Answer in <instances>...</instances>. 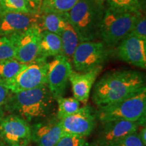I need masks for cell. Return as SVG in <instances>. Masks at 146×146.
<instances>
[{
  "label": "cell",
  "mask_w": 146,
  "mask_h": 146,
  "mask_svg": "<svg viewBox=\"0 0 146 146\" xmlns=\"http://www.w3.org/2000/svg\"><path fill=\"white\" fill-rule=\"evenodd\" d=\"M139 137L141 139V140L143 142L144 145H146V128L145 125H144V127L142 128L141 130L140 131V132L139 133Z\"/></svg>",
  "instance_id": "4dcf8cb0"
},
{
  "label": "cell",
  "mask_w": 146,
  "mask_h": 146,
  "mask_svg": "<svg viewBox=\"0 0 146 146\" xmlns=\"http://www.w3.org/2000/svg\"><path fill=\"white\" fill-rule=\"evenodd\" d=\"M25 65L18 62L15 58L0 60V83L5 87Z\"/></svg>",
  "instance_id": "ffe728a7"
},
{
  "label": "cell",
  "mask_w": 146,
  "mask_h": 146,
  "mask_svg": "<svg viewBox=\"0 0 146 146\" xmlns=\"http://www.w3.org/2000/svg\"><path fill=\"white\" fill-rule=\"evenodd\" d=\"M40 14L1 11L0 13V37L10 36L37 25Z\"/></svg>",
  "instance_id": "4fadbf2b"
},
{
  "label": "cell",
  "mask_w": 146,
  "mask_h": 146,
  "mask_svg": "<svg viewBox=\"0 0 146 146\" xmlns=\"http://www.w3.org/2000/svg\"><path fill=\"white\" fill-rule=\"evenodd\" d=\"M41 32L36 25L21 33L12 35L16 47V60L24 64H28L40 58Z\"/></svg>",
  "instance_id": "30bf717a"
},
{
  "label": "cell",
  "mask_w": 146,
  "mask_h": 146,
  "mask_svg": "<svg viewBox=\"0 0 146 146\" xmlns=\"http://www.w3.org/2000/svg\"><path fill=\"white\" fill-rule=\"evenodd\" d=\"M31 10L34 14H40L42 0H26Z\"/></svg>",
  "instance_id": "f546056e"
},
{
  "label": "cell",
  "mask_w": 146,
  "mask_h": 146,
  "mask_svg": "<svg viewBox=\"0 0 146 146\" xmlns=\"http://www.w3.org/2000/svg\"><path fill=\"white\" fill-rule=\"evenodd\" d=\"M56 102L58 103V110L56 116L59 120L74 114L81 107V102L74 98L60 97L56 100Z\"/></svg>",
  "instance_id": "7402d4cb"
},
{
  "label": "cell",
  "mask_w": 146,
  "mask_h": 146,
  "mask_svg": "<svg viewBox=\"0 0 146 146\" xmlns=\"http://www.w3.org/2000/svg\"><path fill=\"white\" fill-rule=\"evenodd\" d=\"M0 7L1 11L33 13L26 0H0Z\"/></svg>",
  "instance_id": "cb8c5ba5"
},
{
  "label": "cell",
  "mask_w": 146,
  "mask_h": 146,
  "mask_svg": "<svg viewBox=\"0 0 146 146\" xmlns=\"http://www.w3.org/2000/svg\"><path fill=\"white\" fill-rule=\"evenodd\" d=\"M67 23L68 21L66 18L64 13H40L37 27L41 31H45L60 35L65 28Z\"/></svg>",
  "instance_id": "ac0fdd59"
},
{
  "label": "cell",
  "mask_w": 146,
  "mask_h": 146,
  "mask_svg": "<svg viewBox=\"0 0 146 146\" xmlns=\"http://www.w3.org/2000/svg\"><path fill=\"white\" fill-rule=\"evenodd\" d=\"M146 89L145 76L141 72L121 69L104 74L95 83L93 102L98 107L112 104Z\"/></svg>",
  "instance_id": "6da1fadb"
},
{
  "label": "cell",
  "mask_w": 146,
  "mask_h": 146,
  "mask_svg": "<svg viewBox=\"0 0 146 146\" xmlns=\"http://www.w3.org/2000/svg\"><path fill=\"white\" fill-rule=\"evenodd\" d=\"M112 50L102 41L81 42L72 58L74 68L77 72H87L103 66L110 57Z\"/></svg>",
  "instance_id": "8992f818"
},
{
  "label": "cell",
  "mask_w": 146,
  "mask_h": 146,
  "mask_svg": "<svg viewBox=\"0 0 146 146\" xmlns=\"http://www.w3.org/2000/svg\"><path fill=\"white\" fill-rule=\"evenodd\" d=\"M0 139L8 146H29L31 126L16 115L0 112Z\"/></svg>",
  "instance_id": "ba28073f"
},
{
  "label": "cell",
  "mask_w": 146,
  "mask_h": 146,
  "mask_svg": "<svg viewBox=\"0 0 146 146\" xmlns=\"http://www.w3.org/2000/svg\"><path fill=\"white\" fill-rule=\"evenodd\" d=\"M40 58L47 59L49 57H55L62 55V45L59 35L43 31L41 32L39 45Z\"/></svg>",
  "instance_id": "e0dca14e"
},
{
  "label": "cell",
  "mask_w": 146,
  "mask_h": 146,
  "mask_svg": "<svg viewBox=\"0 0 146 146\" xmlns=\"http://www.w3.org/2000/svg\"><path fill=\"white\" fill-rule=\"evenodd\" d=\"M12 94L13 93L6 87L0 83V112L3 111V107Z\"/></svg>",
  "instance_id": "f1b7e54d"
},
{
  "label": "cell",
  "mask_w": 146,
  "mask_h": 146,
  "mask_svg": "<svg viewBox=\"0 0 146 146\" xmlns=\"http://www.w3.org/2000/svg\"><path fill=\"white\" fill-rule=\"evenodd\" d=\"M97 143L103 146H111L131 133L137 131L143 124L139 122L113 120L102 123Z\"/></svg>",
  "instance_id": "5bb4252c"
},
{
  "label": "cell",
  "mask_w": 146,
  "mask_h": 146,
  "mask_svg": "<svg viewBox=\"0 0 146 146\" xmlns=\"http://www.w3.org/2000/svg\"><path fill=\"white\" fill-rule=\"evenodd\" d=\"M97 119V110L85 105L74 114L60 120V125L64 133L86 137L94 131Z\"/></svg>",
  "instance_id": "9c48e42d"
},
{
  "label": "cell",
  "mask_w": 146,
  "mask_h": 146,
  "mask_svg": "<svg viewBox=\"0 0 146 146\" xmlns=\"http://www.w3.org/2000/svg\"><path fill=\"white\" fill-rule=\"evenodd\" d=\"M31 126V141L38 146H54L64 135L60 120L56 115Z\"/></svg>",
  "instance_id": "9a60e30c"
},
{
  "label": "cell",
  "mask_w": 146,
  "mask_h": 146,
  "mask_svg": "<svg viewBox=\"0 0 146 146\" xmlns=\"http://www.w3.org/2000/svg\"><path fill=\"white\" fill-rule=\"evenodd\" d=\"M120 60L137 68H146V41L129 34L116 46Z\"/></svg>",
  "instance_id": "7c38bea8"
},
{
  "label": "cell",
  "mask_w": 146,
  "mask_h": 146,
  "mask_svg": "<svg viewBox=\"0 0 146 146\" xmlns=\"http://www.w3.org/2000/svg\"><path fill=\"white\" fill-rule=\"evenodd\" d=\"M139 14L106 5L100 25L99 39L109 49L114 50L131 33Z\"/></svg>",
  "instance_id": "277c9868"
},
{
  "label": "cell",
  "mask_w": 146,
  "mask_h": 146,
  "mask_svg": "<svg viewBox=\"0 0 146 146\" xmlns=\"http://www.w3.org/2000/svg\"><path fill=\"white\" fill-rule=\"evenodd\" d=\"M130 34L146 41V19L144 12L138 14Z\"/></svg>",
  "instance_id": "4316f807"
},
{
  "label": "cell",
  "mask_w": 146,
  "mask_h": 146,
  "mask_svg": "<svg viewBox=\"0 0 146 146\" xmlns=\"http://www.w3.org/2000/svg\"><path fill=\"white\" fill-rule=\"evenodd\" d=\"M79 0H42L40 13L68 12Z\"/></svg>",
  "instance_id": "44dd1931"
},
{
  "label": "cell",
  "mask_w": 146,
  "mask_h": 146,
  "mask_svg": "<svg viewBox=\"0 0 146 146\" xmlns=\"http://www.w3.org/2000/svg\"><path fill=\"white\" fill-rule=\"evenodd\" d=\"M106 6L123 11H129L134 13L143 12L137 0H105Z\"/></svg>",
  "instance_id": "603a6c76"
},
{
  "label": "cell",
  "mask_w": 146,
  "mask_h": 146,
  "mask_svg": "<svg viewBox=\"0 0 146 146\" xmlns=\"http://www.w3.org/2000/svg\"><path fill=\"white\" fill-rule=\"evenodd\" d=\"M105 8L106 5L100 4L96 0H79L69 12L64 13L81 42L99 39Z\"/></svg>",
  "instance_id": "3957f363"
},
{
  "label": "cell",
  "mask_w": 146,
  "mask_h": 146,
  "mask_svg": "<svg viewBox=\"0 0 146 146\" xmlns=\"http://www.w3.org/2000/svg\"><path fill=\"white\" fill-rule=\"evenodd\" d=\"M86 146H103V145H100V144H98V143H97L96 142H94V143H87V144L86 145Z\"/></svg>",
  "instance_id": "d6a6232c"
},
{
  "label": "cell",
  "mask_w": 146,
  "mask_h": 146,
  "mask_svg": "<svg viewBox=\"0 0 146 146\" xmlns=\"http://www.w3.org/2000/svg\"><path fill=\"white\" fill-rule=\"evenodd\" d=\"M0 146H8V145H6V144H5L2 140L0 139Z\"/></svg>",
  "instance_id": "e575fe53"
},
{
  "label": "cell",
  "mask_w": 146,
  "mask_h": 146,
  "mask_svg": "<svg viewBox=\"0 0 146 146\" xmlns=\"http://www.w3.org/2000/svg\"><path fill=\"white\" fill-rule=\"evenodd\" d=\"M48 66L47 59L37 58L25 65L5 87L15 94L47 85Z\"/></svg>",
  "instance_id": "52a82bcc"
},
{
  "label": "cell",
  "mask_w": 146,
  "mask_h": 146,
  "mask_svg": "<svg viewBox=\"0 0 146 146\" xmlns=\"http://www.w3.org/2000/svg\"><path fill=\"white\" fill-rule=\"evenodd\" d=\"M139 4L141 9L143 12H145V6H146V0H137Z\"/></svg>",
  "instance_id": "1f68e13d"
},
{
  "label": "cell",
  "mask_w": 146,
  "mask_h": 146,
  "mask_svg": "<svg viewBox=\"0 0 146 146\" xmlns=\"http://www.w3.org/2000/svg\"><path fill=\"white\" fill-rule=\"evenodd\" d=\"M98 108L97 118L101 123L125 120L145 125L146 89L127 99Z\"/></svg>",
  "instance_id": "5b68a950"
},
{
  "label": "cell",
  "mask_w": 146,
  "mask_h": 146,
  "mask_svg": "<svg viewBox=\"0 0 146 146\" xmlns=\"http://www.w3.org/2000/svg\"><path fill=\"white\" fill-rule=\"evenodd\" d=\"M1 7H0V13H1Z\"/></svg>",
  "instance_id": "d590c367"
},
{
  "label": "cell",
  "mask_w": 146,
  "mask_h": 146,
  "mask_svg": "<svg viewBox=\"0 0 146 146\" xmlns=\"http://www.w3.org/2000/svg\"><path fill=\"white\" fill-rule=\"evenodd\" d=\"M72 70L71 62L63 55L55 56L49 62L47 85L56 101L64 94Z\"/></svg>",
  "instance_id": "8fae6325"
},
{
  "label": "cell",
  "mask_w": 146,
  "mask_h": 146,
  "mask_svg": "<svg viewBox=\"0 0 146 146\" xmlns=\"http://www.w3.org/2000/svg\"><path fill=\"white\" fill-rule=\"evenodd\" d=\"M16 47L12 36L0 37V60L15 58Z\"/></svg>",
  "instance_id": "d4e9b609"
},
{
  "label": "cell",
  "mask_w": 146,
  "mask_h": 146,
  "mask_svg": "<svg viewBox=\"0 0 146 146\" xmlns=\"http://www.w3.org/2000/svg\"><path fill=\"white\" fill-rule=\"evenodd\" d=\"M102 68L103 66H99L87 72L72 70L69 76V82L72 85L74 98L78 102L85 104L87 103L91 89Z\"/></svg>",
  "instance_id": "2e32d148"
},
{
  "label": "cell",
  "mask_w": 146,
  "mask_h": 146,
  "mask_svg": "<svg viewBox=\"0 0 146 146\" xmlns=\"http://www.w3.org/2000/svg\"><path fill=\"white\" fill-rule=\"evenodd\" d=\"M87 144L86 137L64 133L54 146H86Z\"/></svg>",
  "instance_id": "484cf974"
},
{
  "label": "cell",
  "mask_w": 146,
  "mask_h": 146,
  "mask_svg": "<svg viewBox=\"0 0 146 146\" xmlns=\"http://www.w3.org/2000/svg\"><path fill=\"white\" fill-rule=\"evenodd\" d=\"M111 146H145L139 135L138 131L134 132Z\"/></svg>",
  "instance_id": "83f0119b"
},
{
  "label": "cell",
  "mask_w": 146,
  "mask_h": 146,
  "mask_svg": "<svg viewBox=\"0 0 146 146\" xmlns=\"http://www.w3.org/2000/svg\"><path fill=\"white\" fill-rule=\"evenodd\" d=\"M60 36L62 45V55L72 62L73 54L81 42L79 36L68 22Z\"/></svg>",
  "instance_id": "d6986e66"
},
{
  "label": "cell",
  "mask_w": 146,
  "mask_h": 146,
  "mask_svg": "<svg viewBox=\"0 0 146 146\" xmlns=\"http://www.w3.org/2000/svg\"><path fill=\"white\" fill-rule=\"evenodd\" d=\"M98 3H99L100 4L103 5H106V3H105V0H96Z\"/></svg>",
  "instance_id": "836d02e7"
},
{
  "label": "cell",
  "mask_w": 146,
  "mask_h": 146,
  "mask_svg": "<svg viewBox=\"0 0 146 146\" xmlns=\"http://www.w3.org/2000/svg\"><path fill=\"white\" fill-rule=\"evenodd\" d=\"M56 100L47 85L12 94L3 110L19 116L31 125L54 116Z\"/></svg>",
  "instance_id": "7a4b0ae2"
}]
</instances>
